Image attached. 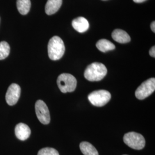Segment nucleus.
<instances>
[{"label": "nucleus", "instance_id": "obj_1", "mask_svg": "<svg viewBox=\"0 0 155 155\" xmlns=\"http://www.w3.org/2000/svg\"><path fill=\"white\" fill-rule=\"evenodd\" d=\"M107 72V68L104 64L95 62L87 67L84 76L89 81H100L105 77Z\"/></svg>", "mask_w": 155, "mask_h": 155}, {"label": "nucleus", "instance_id": "obj_2", "mask_svg": "<svg viewBox=\"0 0 155 155\" xmlns=\"http://www.w3.org/2000/svg\"><path fill=\"white\" fill-rule=\"evenodd\" d=\"M65 52V46L62 39L55 36L50 39L48 45V53L50 59L58 61L61 59Z\"/></svg>", "mask_w": 155, "mask_h": 155}, {"label": "nucleus", "instance_id": "obj_3", "mask_svg": "<svg viewBox=\"0 0 155 155\" xmlns=\"http://www.w3.org/2000/svg\"><path fill=\"white\" fill-rule=\"evenodd\" d=\"M77 83L76 78L70 74H61L57 79L58 86L63 93L74 91L76 89Z\"/></svg>", "mask_w": 155, "mask_h": 155}, {"label": "nucleus", "instance_id": "obj_4", "mask_svg": "<svg viewBox=\"0 0 155 155\" xmlns=\"http://www.w3.org/2000/svg\"><path fill=\"white\" fill-rule=\"evenodd\" d=\"M124 141L130 148L134 150L143 149L145 145V140L144 137L136 132H129L124 136Z\"/></svg>", "mask_w": 155, "mask_h": 155}, {"label": "nucleus", "instance_id": "obj_5", "mask_svg": "<svg viewBox=\"0 0 155 155\" xmlns=\"http://www.w3.org/2000/svg\"><path fill=\"white\" fill-rule=\"evenodd\" d=\"M88 99L92 105L101 107L105 105L110 100L111 94L108 91L105 90H97L89 94Z\"/></svg>", "mask_w": 155, "mask_h": 155}, {"label": "nucleus", "instance_id": "obj_6", "mask_svg": "<svg viewBox=\"0 0 155 155\" xmlns=\"http://www.w3.org/2000/svg\"><path fill=\"white\" fill-rule=\"evenodd\" d=\"M155 90V79L152 78L142 83L137 89L135 95L139 100H144L152 94Z\"/></svg>", "mask_w": 155, "mask_h": 155}, {"label": "nucleus", "instance_id": "obj_7", "mask_svg": "<svg viewBox=\"0 0 155 155\" xmlns=\"http://www.w3.org/2000/svg\"><path fill=\"white\" fill-rule=\"evenodd\" d=\"M35 111L40 122L43 124L47 125L50 122V114L49 109L45 102L38 100L35 104Z\"/></svg>", "mask_w": 155, "mask_h": 155}, {"label": "nucleus", "instance_id": "obj_8", "mask_svg": "<svg viewBox=\"0 0 155 155\" xmlns=\"http://www.w3.org/2000/svg\"><path fill=\"white\" fill-rule=\"evenodd\" d=\"M21 94V88L20 86L16 83H12L8 87L5 99L7 104L10 106L15 105L19 100Z\"/></svg>", "mask_w": 155, "mask_h": 155}, {"label": "nucleus", "instance_id": "obj_9", "mask_svg": "<svg viewBox=\"0 0 155 155\" xmlns=\"http://www.w3.org/2000/svg\"><path fill=\"white\" fill-rule=\"evenodd\" d=\"M31 133V132L29 127L24 123H19L15 127L16 136L20 140H26L29 137Z\"/></svg>", "mask_w": 155, "mask_h": 155}, {"label": "nucleus", "instance_id": "obj_10", "mask_svg": "<svg viewBox=\"0 0 155 155\" xmlns=\"http://www.w3.org/2000/svg\"><path fill=\"white\" fill-rule=\"evenodd\" d=\"M72 27L79 33L86 32L89 28L88 20L83 17H79L74 19L72 21Z\"/></svg>", "mask_w": 155, "mask_h": 155}, {"label": "nucleus", "instance_id": "obj_11", "mask_svg": "<svg viewBox=\"0 0 155 155\" xmlns=\"http://www.w3.org/2000/svg\"><path fill=\"white\" fill-rule=\"evenodd\" d=\"M111 36L116 41L122 44L129 43L131 40L127 32L120 29H116L113 31Z\"/></svg>", "mask_w": 155, "mask_h": 155}, {"label": "nucleus", "instance_id": "obj_12", "mask_svg": "<svg viewBox=\"0 0 155 155\" xmlns=\"http://www.w3.org/2000/svg\"><path fill=\"white\" fill-rule=\"evenodd\" d=\"M62 4V0H48L45 7V11L47 15H52L59 11Z\"/></svg>", "mask_w": 155, "mask_h": 155}, {"label": "nucleus", "instance_id": "obj_13", "mask_svg": "<svg viewBox=\"0 0 155 155\" xmlns=\"http://www.w3.org/2000/svg\"><path fill=\"white\" fill-rule=\"evenodd\" d=\"M96 47L102 52H106L107 51L114 50L116 48L113 43L106 39H101L98 40L96 44Z\"/></svg>", "mask_w": 155, "mask_h": 155}, {"label": "nucleus", "instance_id": "obj_14", "mask_svg": "<svg viewBox=\"0 0 155 155\" xmlns=\"http://www.w3.org/2000/svg\"><path fill=\"white\" fill-rule=\"evenodd\" d=\"M79 147L84 155H99L97 150L90 143L86 141L82 142L80 144Z\"/></svg>", "mask_w": 155, "mask_h": 155}, {"label": "nucleus", "instance_id": "obj_15", "mask_svg": "<svg viewBox=\"0 0 155 155\" xmlns=\"http://www.w3.org/2000/svg\"><path fill=\"white\" fill-rule=\"evenodd\" d=\"M31 3L30 0H17V8L20 14L25 15L30 11Z\"/></svg>", "mask_w": 155, "mask_h": 155}, {"label": "nucleus", "instance_id": "obj_16", "mask_svg": "<svg viewBox=\"0 0 155 155\" xmlns=\"http://www.w3.org/2000/svg\"><path fill=\"white\" fill-rule=\"evenodd\" d=\"M10 53V46L6 41L0 42V60L6 58Z\"/></svg>", "mask_w": 155, "mask_h": 155}, {"label": "nucleus", "instance_id": "obj_17", "mask_svg": "<svg viewBox=\"0 0 155 155\" xmlns=\"http://www.w3.org/2000/svg\"><path fill=\"white\" fill-rule=\"evenodd\" d=\"M38 155H59L57 150L52 148H44L38 152Z\"/></svg>", "mask_w": 155, "mask_h": 155}, {"label": "nucleus", "instance_id": "obj_18", "mask_svg": "<svg viewBox=\"0 0 155 155\" xmlns=\"http://www.w3.org/2000/svg\"><path fill=\"white\" fill-rule=\"evenodd\" d=\"M150 55L153 58L155 57V47L153 46L150 50Z\"/></svg>", "mask_w": 155, "mask_h": 155}, {"label": "nucleus", "instance_id": "obj_19", "mask_svg": "<svg viewBox=\"0 0 155 155\" xmlns=\"http://www.w3.org/2000/svg\"><path fill=\"white\" fill-rule=\"evenodd\" d=\"M150 28H151V30L153 31V33L155 32V21H153V22L151 23L150 24Z\"/></svg>", "mask_w": 155, "mask_h": 155}, {"label": "nucleus", "instance_id": "obj_20", "mask_svg": "<svg viewBox=\"0 0 155 155\" xmlns=\"http://www.w3.org/2000/svg\"><path fill=\"white\" fill-rule=\"evenodd\" d=\"M145 1L147 0H133V1L136 3H142V2H144Z\"/></svg>", "mask_w": 155, "mask_h": 155}, {"label": "nucleus", "instance_id": "obj_21", "mask_svg": "<svg viewBox=\"0 0 155 155\" xmlns=\"http://www.w3.org/2000/svg\"></svg>", "mask_w": 155, "mask_h": 155}]
</instances>
